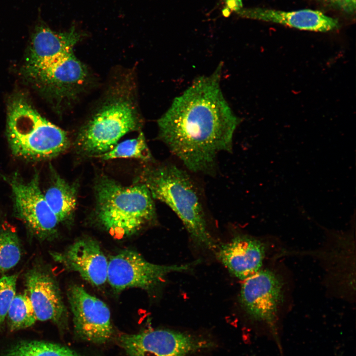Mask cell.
<instances>
[{"label": "cell", "instance_id": "cell-6", "mask_svg": "<svg viewBox=\"0 0 356 356\" xmlns=\"http://www.w3.org/2000/svg\"><path fill=\"white\" fill-rule=\"evenodd\" d=\"M118 340L129 356H189L215 345L202 336L166 329L123 334Z\"/></svg>", "mask_w": 356, "mask_h": 356}, {"label": "cell", "instance_id": "cell-1", "mask_svg": "<svg viewBox=\"0 0 356 356\" xmlns=\"http://www.w3.org/2000/svg\"><path fill=\"white\" fill-rule=\"evenodd\" d=\"M222 69L195 79L158 120L159 138L193 173L214 174L218 155L232 151L240 121L222 94Z\"/></svg>", "mask_w": 356, "mask_h": 356}, {"label": "cell", "instance_id": "cell-17", "mask_svg": "<svg viewBox=\"0 0 356 356\" xmlns=\"http://www.w3.org/2000/svg\"><path fill=\"white\" fill-rule=\"evenodd\" d=\"M44 194L59 222L72 218L77 203V189L74 185L54 175L50 185Z\"/></svg>", "mask_w": 356, "mask_h": 356}, {"label": "cell", "instance_id": "cell-11", "mask_svg": "<svg viewBox=\"0 0 356 356\" xmlns=\"http://www.w3.org/2000/svg\"><path fill=\"white\" fill-rule=\"evenodd\" d=\"M67 297L77 335L95 344L104 343L110 340L113 328L110 312L106 304L77 284L69 287Z\"/></svg>", "mask_w": 356, "mask_h": 356}, {"label": "cell", "instance_id": "cell-16", "mask_svg": "<svg viewBox=\"0 0 356 356\" xmlns=\"http://www.w3.org/2000/svg\"><path fill=\"white\" fill-rule=\"evenodd\" d=\"M244 15L249 18L280 24L302 30L325 32L337 29V19L322 12L309 9L284 11L267 8H254L245 10Z\"/></svg>", "mask_w": 356, "mask_h": 356}, {"label": "cell", "instance_id": "cell-9", "mask_svg": "<svg viewBox=\"0 0 356 356\" xmlns=\"http://www.w3.org/2000/svg\"><path fill=\"white\" fill-rule=\"evenodd\" d=\"M194 263L182 265L154 264L130 250L110 258L107 281L115 292L129 288L150 290L158 285L170 273L189 269Z\"/></svg>", "mask_w": 356, "mask_h": 356}, {"label": "cell", "instance_id": "cell-7", "mask_svg": "<svg viewBox=\"0 0 356 356\" xmlns=\"http://www.w3.org/2000/svg\"><path fill=\"white\" fill-rule=\"evenodd\" d=\"M244 280L240 293L243 308L252 319L265 324L280 346L277 317L283 299L281 278L272 271L265 269Z\"/></svg>", "mask_w": 356, "mask_h": 356}, {"label": "cell", "instance_id": "cell-8", "mask_svg": "<svg viewBox=\"0 0 356 356\" xmlns=\"http://www.w3.org/2000/svg\"><path fill=\"white\" fill-rule=\"evenodd\" d=\"M24 71L37 87L59 100L74 96L88 76L86 68L73 50L45 62L25 63Z\"/></svg>", "mask_w": 356, "mask_h": 356}, {"label": "cell", "instance_id": "cell-3", "mask_svg": "<svg viewBox=\"0 0 356 356\" xmlns=\"http://www.w3.org/2000/svg\"><path fill=\"white\" fill-rule=\"evenodd\" d=\"M95 216L100 224L118 237L129 236L153 222V198L143 184L123 186L107 177L95 184Z\"/></svg>", "mask_w": 356, "mask_h": 356}, {"label": "cell", "instance_id": "cell-10", "mask_svg": "<svg viewBox=\"0 0 356 356\" xmlns=\"http://www.w3.org/2000/svg\"><path fill=\"white\" fill-rule=\"evenodd\" d=\"M5 178L12 190L16 216L37 237H50L59 222L41 190L39 175L35 174L28 181L16 173Z\"/></svg>", "mask_w": 356, "mask_h": 356}, {"label": "cell", "instance_id": "cell-21", "mask_svg": "<svg viewBox=\"0 0 356 356\" xmlns=\"http://www.w3.org/2000/svg\"><path fill=\"white\" fill-rule=\"evenodd\" d=\"M21 255L19 240L16 231L8 226L0 227V272L15 267Z\"/></svg>", "mask_w": 356, "mask_h": 356}, {"label": "cell", "instance_id": "cell-15", "mask_svg": "<svg viewBox=\"0 0 356 356\" xmlns=\"http://www.w3.org/2000/svg\"><path fill=\"white\" fill-rule=\"evenodd\" d=\"M83 36L75 26L63 32L54 31L40 18L31 36L26 63L45 62L73 50Z\"/></svg>", "mask_w": 356, "mask_h": 356}, {"label": "cell", "instance_id": "cell-4", "mask_svg": "<svg viewBox=\"0 0 356 356\" xmlns=\"http://www.w3.org/2000/svg\"><path fill=\"white\" fill-rule=\"evenodd\" d=\"M6 128L11 150L21 158H53L69 146L67 133L43 117L24 95L9 101Z\"/></svg>", "mask_w": 356, "mask_h": 356}, {"label": "cell", "instance_id": "cell-13", "mask_svg": "<svg viewBox=\"0 0 356 356\" xmlns=\"http://www.w3.org/2000/svg\"><path fill=\"white\" fill-rule=\"evenodd\" d=\"M26 293L37 320H50L61 325L66 310L59 288L52 276L40 267L30 270L25 277Z\"/></svg>", "mask_w": 356, "mask_h": 356}, {"label": "cell", "instance_id": "cell-22", "mask_svg": "<svg viewBox=\"0 0 356 356\" xmlns=\"http://www.w3.org/2000/svg\"><path fill=\"white\" fill-rule=\"evenodd\" d=\"M17 275H4L0 279V327L5 320L15 295Z\"/></svg>", "mask_w": 356, "mask_h": 356}, {"label": "cell", "instance_id": "cell-19", "mask_svg": "<svg viewBox=\"0 0 356 356\" xmlns=\"http://www.w3.org/2000/svg\"><path fill=\"white\" fill-rule=\"evenodd\" d=\"M6 316L11 331L27 328L34 324L37 320L26 291L23 294L15 295Z\"/></svg>", "mask_w": 356, "mask_h": 356}, {"label": "cell", "instance_id": "cell-18", "mask_svg": "<svg viewBox=\"0 0 356 356\" xmlns=\"http://www.w3.org/2000/svg\"><path fill=\"white\" fill-rule=\"evenodd\" d=\"M2 356H82L68 347L50 342L30 341L20 342Z\"/></svg>", "mask_w": 356, "mask_h": 356}, {"label": "cell", "instance_id": "cell-2", "mask_svg": "<svg viewBox=\"0 0 356 356\" xmlns=\"http://www.w3.org/2000/svg\"><path fill=\"white\" fill-rule=\"evenodd\" d=\"M142 179L153 199L173 211L197 245L208 249L216 248L198 187L186 171L166 163L147 169Z\"/></svg>", "mask_w": 356, "mask_h": 356}, {"label": "cell", "instance_id": "cell-5", "mask_svg": "<svg viewBox=\"0 0 356 356\" xmlns=\"http://www.w3.org/2000/svg\"><path fill=\"white\" fill-rule=\"evenodd\" d=\"M138 127L137 112L131 98L118 91L81 130L78 148L85 154L96 156L112 149L123 136Z\"/></svg>", "mask_w": 356, "mask_h": 356}, {"label": "cell", "instance_id": "cell-23", "mask_svg": "<svg viewBox=\"0 0 356 356\" xmlns=\"http://www.w3.org/2000/svg\"><path fill=\"white\" fill-rule=\"evenodd\" d=\"M329 3L348 13L356 10V0H325Z\"/></svg>", "mask_w": 356, "mask_h": 356}, {"label": "cell", "instance_id": "cell-14", "mask_svg": "<svg viewBox=\"0 0 356 356\" xmlns=\"http://www.w3.org/2000/svg\"><path fill=\"white\" fill-rule=\"evenodd\" d=\"M266 254V246L260 240L239 235L220 245L217 256L235 277L245 280L260 270Z\"/></svg>", "mask_w": 356, "mask_h": 356}, {"label": "cell", "instance_id": "cell-12", "mask_svg": "<svg viewBox=\"0 0 356 356\" xmlns=\"http://www.w3.org/2000/svg\"><path fill=\"white\" fill-rule=\"evenodd\" d=\"M54 260L67 269L78 272L91 285L99 286L107 281L108 261L99 243L89 237L74 242L63 253H52Z\"/></svg>", "mask_w": 356, "mask_h": 356}, {"label": "cell", "instance_id": "cell-20", "mask_svg": "<svg viewBox=\"0 0 356 356\" xmlns=\"http://www.w3.org/2000/svg\"><path fill=\"white\" fill-rule=\"evenodd\" d=\"M95 157L104 160L117 158H135L149 161L152 159L142 133L136 137L117 143L109 151Z\"/></svg>", "mask_w": 356, "mask_h": 356}]
</instances>
